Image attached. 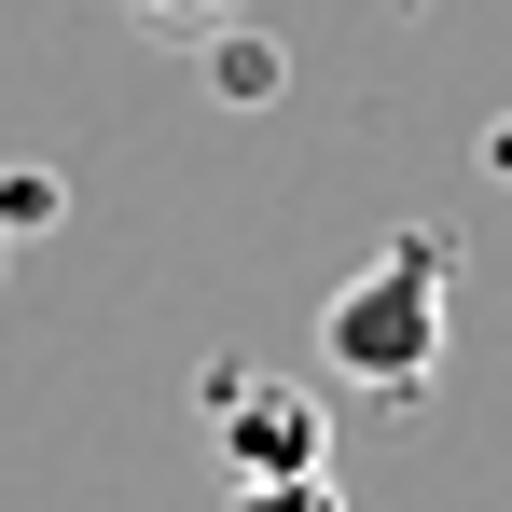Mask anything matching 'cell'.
<instances>
[{"mask_svg": "<svg viewBox=\"0 0 512 512\" xmlns=\"http://www.w3.org/2000/svg\"><path fill=\"white\" fill-rule=\"evenodd\" d=\"M443 319H457V250H443L429 222H402L360 277H333V305H319V360H333L346 388H374V402H416L429 360H443Z\"/></svg>", "mask_w": 512, "mask_h": 512, "instance_id": "obj_1", "label": "cell"}, {"mask_svg": "<svg viewBox=\"0 0 512 512\" xmlns=\"http://www.w3.org/2000/svg\"><path fill=\"white\" fill-rule=\"evenodd\" d=\"M208 457H222V485H291V471H319L333 457V416H319V388L305 374H208Z\"/></svg>", "mask_w": 512, "mask_h": 512, "instance_id": "obj_2", "label": "cell"}, {"mask_svg": "<svg viewBox=\"0 0 512 512\" xmlns=\"http://www.w3.org/2000/svg\"><path fill=\"white\" fill-rule=\"evenodd\" d=\"M277 84H291V70H277L263 28H222V42H208V97H222V111H263Z\"/></svg>", "mask_w": 512, "mask_h": 512, "instance_id": "obj_3", "label": "cell"}, {"mask_svg": "<svg viewBox=\"0 0 512 512\" xmlns=\"http://www.w3.org/2000/svg\"><path fill=\"white\" fill-rule=\"evenodd\" d=\"M70 222V180L56 167H0V236H56Z\"/></svg>", "mask_w": 512, "mask_h": 512, "instance_id": "obj_4", "label": "cell"}, {"mask_svg": "<svg viewBox=\"0 0 512 512\" xmlns=\"http://www.w3.org/2000/svg\"><path fill=\"white\" fill-rule=\"evenodd\" d=\"M222 499H236V512H333V485H319V471H291V485H222Z\"/></svg>", "mask_w": 512, "mask_h": 512, "instance_id": "obj_5", "label": "cell"}, {"mask_svg": "<svg viewBox=\"0 0 512 512\" xmlns=\"http://www.w3.org/2000/svg\"><path fill=\"white\" fill-rule=\"evenodd\" d=\"M139 14H167V28H222L236 0H139Z\"/></svg>", "mask_w": 512, "mask_h": 512, "instance_id": "obj_6", "label": "cell"}, {"mask_svg": "<svg viewBox=\"0 0 512 512\" xmlns=\"http://www.w3.org/2000/svg\"><path fill=\"white\" fill-rule=\"evenodd\" d=\"M499 167H512V125H499Z\"/></svg>", "mask_w": 512, "mask_h": 512, "instance_id": "obj_7", "label": "cell"}, {"mask_svg": "<svg viewBox=\"0 0 512 512\" xmlns=\"http://www.w3.org/2000/svg\"><path fill=\"white\" fill-rule=\"evenodd\" d=\"M0 250H14V236H0Z\"/></svg>", "mask_w": 512, "mask_h": 512, "instance_id": "obj_8", "label": "cell"}]
</instances>
